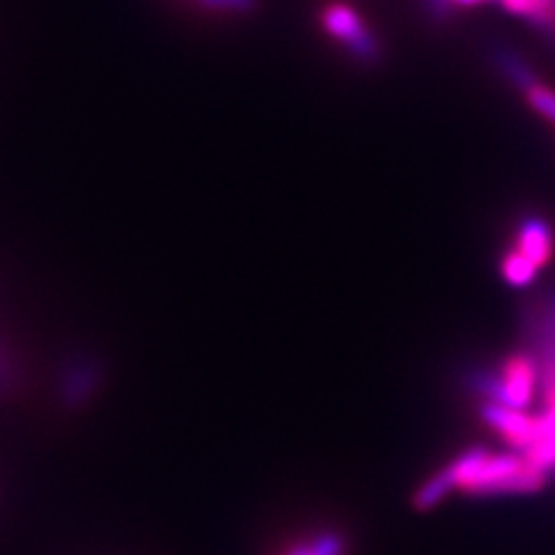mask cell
Instances as JSON below:
<instances>
[{"mask_svg":"<svg viewBox=\"0 0 555 555\" xmlns=\"http://www.w3.org/2000/svg\"><path fill=\"white\" fill-rule=\"evenodd\" d=\"M322 24L326 28L328 35H334L336 40H340L345 47H350L352 42H357L363 33L369 28L363 26V22L359 20V14L340 3L328 5L322 14Z\"/></svg>","mask_w":555,"mask_h":555,"instance_id":"obj_6","label":"cell"},{"mask_svg":"<svg viewBox=\"0 0 555 555\" xmlns=\"http://www.w3.org/2000/svg\"><path fill=\"white\" fill-rule=\"evenodd\" d=\"M534 273H537V267L524 253L512 250L505 255V259H502V275H505L507 283H512L514 287H524L532 283Z\"/></svg>","mask_w":555,"mask_h":555,"instance_id":"obj_9","label":"cell"},{"mask_svg":"<svg viewBox=\"0 0 555 555\" xmlns=\"http://www.w3.org/2000/svg\"><path fill=\"white\" fill-rule=\"evenodd\" d=\"M546 481V473L518 454H489L486 449H470L438 475H433L420 491L414 493L416 509L436 507L444 495L461 489L470 495H514L534 493Z\"/></svg>","mask_w":555,"mask_h":555,"instance_id":"obj_1","label":"cell"},{"mask_svg":"<svg viewBox=\"0 0 555 555\" xmlns=\"http://www.w3.org/2000/svg\"><path fill=\"white\" fill-rule=\"evenodd\" d=\"M537 379H540L537 359L528 354H514L505 361L500 375L479 373L475 379V389L489 396L491 403L512 410H524L532 401Z\"/></svg>","mask_w":555,"mask_h":555,"instance_id":"obj_2","label":"cell"},{"mask_svg":"<svg viewBox=\"0 0 555 555\" xmlns=\"http://www.w3.org/2000/svg\"><path fill=\"white\" fill-rule=\"evenodd\" d=\"M0 387H5V366H3V359H0Z\"/></svg>","mask_w":555,"mask_h":555,"instance_id":"obj_14","label":"cell"},{"mask_svg":"<svg viewBox=\"0 0 555 555\" xmlns=\"http://www.w3.org/2000/svg\"><path fill=\"white\" fill-rule=\"evenodd\" d=\"M287 555H345V540L338 532H320L315 540L297 544Z\"/></svg>","mask_w":555,"mask_h":555,"instance_id":"obj_10","label":"cell"},{"mask_svg":"<svg viewBox=\"0 0 555 555\" xmlns=\"http://www.w3.org/2000/svg\"><path fill=\"white\" fill-rule=\"evenodd\" d=\"M199 5L218 12H236V14H248L257 8V0H197Z\"/></svg>","mask_w":555,"mask_h":555,"instance_id":"obj_12","label":"cell"},{"mask_svg":"<svg viewBox=\"0 0 555 555\" xmlns=\"http://www.w3.org/2000/svg\"><path fill=\"white\" fill-rule=\"evenodd\" d=\"M526 98L537 114H542L544 118L551 120V124H555V93L551 89H546V86H542V83H537L534 89H530L526 93Z\"/></svg>","mask_w":555,"mask_h":555,"instance_id":"obj_11","label":"cell"},{"mask_svg":"<svg viewBox=\"0 0 555 555\" xmlns=\"http://www.w3.org/2000/svg\"><path fill=\"white\" fill-rule=\"evenodd\" d=\"M493 61H495L500 73L505 75L516 86V89H520L524 93H528L530 89H534L537 83H540L537 81V75L532 73V67L524 59H520L516 51H512L507 47H498L493 54Z\"/></svg>","mask_w":555,"mask_h":555,"instance_id":"obj_7","label":"cell"},{"mask_svg":"<svg viewBox=\"0 0 555 555\" xmlns=\"http://www.w3.org/2000/svg\"><path fill=\"white\" fill-rule=\"evenodd\" d=\"M454 0H426V10L433 20H444Z\"/></svg>","mask_w":555,"mask_h":555,"instance_id":"obj_13","label":"cell"},{"mask_svg":"<svg viewBox=\"0 0 555 555\" xmlns=\"http://www.w3.org/2000/svg\"><path fill=\"white\" fill-rule=\"evenodd\" d=\"M454 3H459V5H477V3H481V0H454Z\"/></svg>","mask_w":555,"mask_h":555,"instance_id":"obj_15","label":"cell"},{"mask_svg":"<svg viewBox=\"0 0 555 555\" xmlns=\"http://www.w3.org/2000/svg\"><path fill=\"white\" fill-rule=\"evenodd\" d=\"M553 246H555L553 230L544 218L528 216L520 220L516 250L524 253L537 269L548 262L553 255Z\"/></svg>","mask_w":555,"mask_h":555,"instance_id":"obj_5","label":"cell"},{"mask_svg":"<svg viewBox=\"0 0 555 555\" xmlns=\"http://www.w3.org/2000/svg\"><path fill=\"white\" fill-rule=\"evenodd\" d=\"M481 416L512 447L528 449L534 444L537 433H540V416H526L520 410H512L498 403H486L481 408Z\"/></svg>","mask_w":555,"mask_h":555,"instance_id":"obj_4","label":"cell"},{"mask_svg":"<svg viewBox=\"0 0 555 555\" xmlns=\"http://www.w3.org/2000/svg\"><path fill=\"white\" fill-rule=\"evenodd\" d=\"M95 387L93 379V369L91 366H77L75 373H69L65 385H63V393H65V403L67 405H81L91 398V391Z\"/></svg>","mask_w":555,"mask_h":555,"instance_id":"obj_8","label":"cell"},{"mask_svg":"<svg viewBox=\"0 0 555 555\" xmlns=\"http://www.w3.org/2000/svg\"><path fill=\"white\" fill-rule=\"evenodd\" d=\"M532 332L537 345V366L542 371L544 396L548 408L555 405V292H551L546 301L532 312Z\"/></svg>","mask_w":555,"mask_h":555,"instance_id":"obj_3","label":"cell"}]
</instances>
